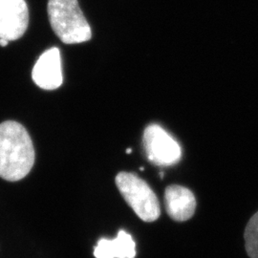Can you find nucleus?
I'll use <instances>...</instances> for the list:
<instances>
[{
    "instance_id": "obj_1",
    "label": "nucleus",
    "mask_w": 258,
    "mask_h": 258,
    "mask_svg": "<svg viewBox=\"0 0 258 258\" xmlns=\"http://www.w3.org/2000/svg\"><path fill=\"white\" fill-rule=\"evenodd\" d=\"M36 161L33 141L21 123L6 120L0 123V177L18 182L31 172Z\"/></svg>"
},
{
    "instance_id": "obj_2",
    "label": "nucleus",
    "mask_w": 258,
    "mask_h": 258,
    "mask_svg": "<svg viewBox=\"0 0 258 258\" xmlns=\"http://www.w3.org/2000/svg\"><path fill=\"white\" fill-rule=\"evenodd\" d=\"M47 11L51 27L63 43L77 44L91 39V28L78 0H49Z\"/></svg>"
},
{
    "instance_id": "obj_3",
    "label": "nucleus",
    "mask_w": 258,
    "mask_h": 258,
    "mask_svg": "<svg viewBox=\"0 0 258 258\" xmlns=\"http://www.w3.org/2000/svg\"><path fill=\"white\" fill-rule=\"evenodd\" d=\"M115 183L123 199L140 219L149 223L160 217L161 209L156 194L137 174L122 171L116 176Z\"/></svg>"
},
{
    "instance_id": "obj_4",
    "label": "nucleus",
    "mask_w": 258,
    "mask_h": 258,
    "mask_svg": "<svg viewBox=\"0 0 258 258\" xmlns=\"http://www.w3.org/2000/svg\"><path fill=\"white\" fill-rule=\"evenodd\" d=\"M143 145L148 161L155 166H173L182 158L179 143L157 123H151L146 127Z\"/></svg>"
},
{
    "instance_id": "obj_5",
    "label": "nucleus",
    "mask_w": 258,
    "mask_h": 258,
    "mask_svg": "<svg viewBox=\"0 0 258 258\" xmlns=\"http://www.w3.org/2000/svg\"><path fill=\"white\" fill-rule=\"evenodd\" d=\"M29 23L25 0H0V38L17 40L24 35Z\"/></svg>"
},
{
    "instance_id": "obj_6",
    "label": "nucleus",
    "mask_w": 258,
    "mask_h": 258,
    "mask_svg": "<svg viewBox=\"0 0 258 258\" xmlns=\"http://www.w3.org/2000/svg\"><path fill=\"white\" fill-rule=\"evenodd\" d=\"M32 78L44 90H55L62 84L60 52L57 48H51L39 56L33 68Z\"/></svg>"
},
{
    "instance_id": "obj_7",
    "label": "nucleus",
    "mask_w": 258,
    "mask_h": 258,
    "mask_svg": "<svg viewBox=\"0 0 258 258\" xmlns=\"http://www.w3.org/2000/svg\"><path fill=\"white\" fill-rule=\"evenodd\" d=\"M165 205L166 212L171 219L184 222L194 216L196 199L188 188L179 184H171L165 191Z\"/></svg>"
},
{
    "instance_id": "obj_8",
    "label": "nucleus",
    "mask_w": 258,
    "mask_h": 258,
    "mask_svg": "<svg viewBox=\"0 0 258 258\" xmlns=\"http://www.w3.org/2000/svg\"><path fill=\"white\" fill-rule=\"evenodd\" d=\"M136 254L135 241L123 230H120L114 239L101 238L94 247L96 258H135Z\"/></svg>"
},
{
    "instance_id": "obj_9",
    "label": "nucleus",
    "mask_w": 258,
    "mask_h": 258,
    "mask_svg": "<svg viewBox=\"0 0 258 258\" xmlns=\"http://www.w3.org/2000/svg\"><path fill=\"white\" fill-rule=\"evenodd\" d=\"M246 250L250 258H258V212L249 220L245 231Z\"/></svg>"
},
{
    "instance_id": "obj_10",
    "label": "nucleus",
    "mask_w": 258,
    "mask_h": 258,
    "mask_svg": "<svg viewBox=\"0 0 258 258\" xmlns=\"http://www.w3.org/2000/svg\"><path fill=\"white\" fill-rule=\"evenodd\" d=\"M8 43H9L8 40H6V39H4V38H0V46H7Z\"/></svg>"
},
{
    "instance_id": "obj_11",
    "label": "nucleus",
    "mask_w": 258,
    "mask_h": 258,
    "mask_svg": "<svg viewBox=\"0 0 258 258\" xmlns=\"http://www.w3.org/2000/svg\"><path fill=\"white\" fill-rule=\"evenodd\" d=\"M126 152H127V153H130V152H131V149H127V150H126Z\"/></svg>"
}]
</instances>
